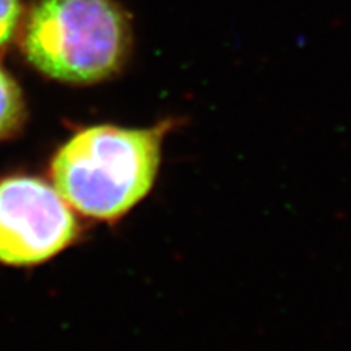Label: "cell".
Returning <instances> with one entry per match:
<instances>
[{"label": "cell", "mask_w": 351, "mask_h": 351, "mask_svg": "<svg viewBox=\"0 0 351 351\" xmlns=\"http://www.w3.org/2000/svg\"><path fill=\"white\" fill-rule=\"evenodd\" d=\"M179 125L165 119L152 127H86L56 153L54 187L83 217L117 221L152 192L166 135Z\"/></svg>", "instance_id": "1"}, {"label": "cell", "mask_w": 351, "mask_h": 351, "mask_svg": "<svg viewBox=\"0 0 351 351\" xmlns=\"http://www.w3.org/2000/svg\"><path fill=\"white\" fill-rule=\"evenodd\" d=\"M130 43L129 16L114 0H39L21 47L46 77L91 85L124 67Z\"/></svg>", "instance_id": "2"}, {"label": "cell", "mask_w": 351, "mask_h": 351, "mask_svg": "<svg viewBox=\"0 0 351 351\" xmlns=\"http://www.w3.org/2000/svg\"><path fill=\"white\" fill-rule=\"evenodd\" d=\"M77 236V219L56 187L32 176L0 181V262L34 265Z\"/></svg>", "instance_id": "3"}, {"label": "cell", "mask_w": 351, "mask_h": 351, "mask_svg": "<svg viewBox=\"0 0 351 351\" xmlns=\"http://www.w3.org/2000/svg\"><path fill=\"white\" fill-rule=\"evenodd\" d=\"M25 119V101L20 86L0 67V140L12 137Z\"/></svg>", "instance_id": "4"}, {"label": "cell", "mask_w": 351, "mask_h": 351, "mask_svg": "<svg viewBox=\"0 0 351 351\" xmlns=\"http://www.w3.org/2000/svg\"><path fill=\"white\" fill-rule=\"evenodd\" d=\"M20 0H0V47L10 43L21 20Z\"/></svg>", "instance_id": "5"}]
</instances>
